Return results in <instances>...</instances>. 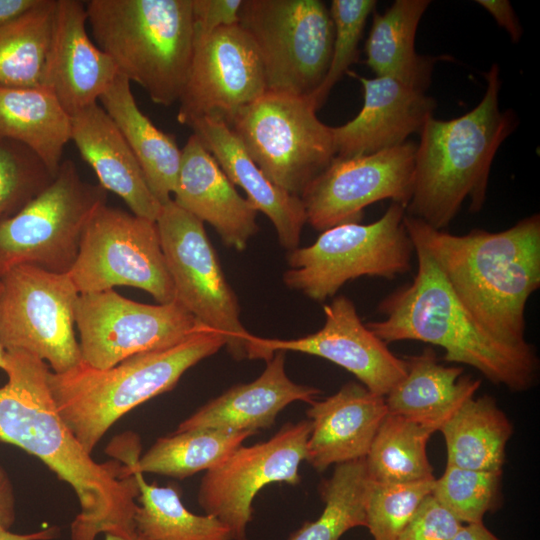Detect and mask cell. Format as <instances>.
I'll list each match as a JSON object with an SVG mask.
<instances>
[{
    "label": "cell",
    "instance_id": "obj_23",
    "mask_svg": "<svg viewBox=\"0 0 540 540\" xmlns=\"http://www.w3.org/2000/svg\"><path fill=\"white\" fill-rule=\"evenodd\" d=\"M321 390L293 382L285 371V352L276 351L255 380L238 384L182 421L176 431L217 429L231 432L266 429L295 401L314 402Z\"/></svg>",
    "mask_w": 540,
    "mask_h": 540
},
{
    "label": "cell",
    "instance_id": "obj_17",
    "mask_svg": "<svg viewBox=\"0 0 540 540\" xmlns=\"http://www.w3.org/2000/svg\"><path fill=\"white\" fill-rule=\"evenodd\" d=\"M266 91L264 68L250 36L239 24L223 27L193 42L177 120L190 126L212 118L230 126L243 108Z\"/></svg>",
    "mask_w": 540,
    "mask_h": 540
},
{
    "label": "cell",
    "instance_id": "obj_26",
    "mask_svg": "<svg viewBox=\"0 0 540 540\" xmlns=\"http://www.w3.org/2000/svg\"><path fill=\"white\" fill-rule=\"evenodd\" d=\"M405 376L385 396L388 412L438 431L481 385L462 376L463 368L444 366L431 348L404 358Z\"/></svg>",
    "mask_w": 540,
    "mask_h": 540
},
{
    "label": "cell",
    "instance_id": "obj_34",
    "mask_svg": "<svg viewBox=\"0 0 540 540\" xmlns=\"http://www.w3.org/2000/svg\"><path fill=\"white\" fill-rule=\"evenodd\" d=\"M133 474L139 487L135 528L146 540H233L216 517L189 511L174 486L149 484L142 473Z\"/></svg>",
    "mask_w": 540,
    "mask_h": 540
},
{
    "label": "cell",
    "instance_id": "obj_37",
    "mask_svg": "<svg viewBox=\"0 0 540 540\" xmlns=\"http://www.w3.org/2000/svg\"><path fill=\"white\" fill-rule=\"evenodd\" d=\"M435 479L412 483H378L369 479L365 527L373 540H397L422 500L432 493Z\"/></svg>",
    "mask_w": 540,
    "mask_h": 540
},
{
    "label": "cell",
    "instance_id": "obj_31",
    "mask_svg": "<svg viewBox=\"0 0 540 540\" xmlns=\"http://www.w3.org/2000/svg\"><path fill=\"white\" fill-rule=\"evenodd\" d=\"M254 434L217 429L175 431L157 439L143 456L129 454L121 461L132 474L148 472L185 479L216 466Z\"/></svg>",
    "mask_w": 540,
    "mask_h": 540
},
{
    "label": "cell",
    "instance_id": "obj_40",
    "mask_svg": "<svg viewBox=\"0 0 540 540\" xmlns=\"http://www.w3.org/2000/svg\"><path fill=\"white\" fill-rule=\"evenodd\" d=\"M458 520L432 495H427L397 540H450L461 528Z\"/></svg>",
    "mask_w": 540,
    "mask_h": 540
},
{
    "label": "cell",
    "instance_id": "obj_47",
    "mask_svg": "<svg viewBox=\"0 0 540 540\" xmlns=\"http://www.w3.org/2000/svg\"><path fill=\"white\" fill-rule=\"evenodd\" d=\"M105 540H146L144 537H142L139 534H135L132 536H124V535H118V534H112V533H106L105 534Z\"/></svg>",
    "mask_w": 540,
    "mask_h": 540
},
{
    "label": "cell",
    "instance_id": "obj_32",
    "mask_svg": "<svg viewBox=\"0 0 540 540\" xmlns=\"http://www.w3.org/2000/svg\"><path fill=\"white\" fill-rule=\"evenodd\" d=\"M435 431L388 412L364 458L367 475L378 483H412L435 479L426 446Z\"/></svg>",
    "mask_w": 540,
    "mask_h": 540
},
{
    "label": "cell",
    "instance_id": "obj_7",
    "mask_svg": "<svg viewBox=\"0 0 540 540\" xmlns=\"http://www.w3.org/2000/svg\"><path fill=\"white\" fill-rule=\"evenodd\" d=\"M405 214L403 205L392 202L370 224L345 223L322 231L313 244L288 252L285 285L321 303L350 280L394 279L410 271L414 247Z\"/></svg>",
    "mask_w": 540,
    "mask_h": 540
},
{
    "label": "cell",
    "instance_id": "obj_27",
    "mask_svg": "<svg viewBox=\"0 0 540 540\" xmlns=\"http://www.w3.org/2000/svg\"><path fill=\"white\" fill-rule=\"evenodd\" d=\"M130 83L118 74L99 101L133 152L152 194L163 205L175 191L182 149L172 134L158 129L140 110Z\"/></svg>",
    "mask_w": 540,
    "mask_h": 540
},
{
    "label": "cell",
    "instance_id": "obj_24",
    "mask_svg": "<svg viewBox=\"0 0 540 540\" xmlns=\"http://www.w3.org/2000/svg\"><path fill=\"white\" fill-rule=\"evenodd\" d=\"M71 141L102 188L123 199L131 213L156 222L162 205L126 140L98 102L71 116Z\"/></svg>",
    "mask_w": 540,
    "mask_h": 540
},
{
    "label": "cell",
    "instance_id": "obj_41",
    "mask_svg": "<svg viewBox=\"0 0 540 540\" xmlns=\"http://www.w3.org/2000/svg\"><path fill=\"white\" fill-rule=\"evenodd\" d=\"M242 0H192L193 42L239 23Z\"/></svg>",
    "mask_w": 540,
    "mask_h": 540
},
{
    "label": "cell",
    "instance_id": "obj_12",
    "mask_svg": "<svg viewBox=\"0 0 540 540\" xmlns=\"http://www.w3.org/2000/svg\"><path fill=\"white\" fill-rule=\"evenodd\" d=\"M79 294L130 286L175 300L155 221L104 204L89 219L68 272Z\"/></svg>",
    "mask_w": 540,
    "mask_h": 540
},
{
    "label": "cell",
    "instance_id": "obj_36",
    "mask_svg": "<svg viewBox=\"0 0 540 540\" xmlns=\"http://www.w3.org/2000/svg\"><path fill=\"white\" fill-rule=\"evenodd\" d=\"M502 471H475L446 465L432 495L463 524L483 521L502 504Z\"/></svg>",
    "mask_w": 540,
    "mask_h": 540
},
{
    "label": "cell",
    "instance_id": "obj_1",
    "mask_svg": "<svg viewBox=\"0 0 540 540\" xmlns=\"http://www.w3.org/2000/svg\"><path fill=\"white\" fill-rule=\"evenodd\" d=\"M8 382L0 387V441L41 459L75 491L81 511L71 540L99 533L136 534L139 487L127 464L98 463L57 411L47 363L22 350L6 351Z\"/></svg>",
    "mask_w": 540,
    "mask_h": 540
},
{
    "label": "cell",
    "instance_id": "obj_4",
    "mask_svg": "<svg viewBox=\"0 0 540 540\" xmlns=\"http://www.w3.org/2000/svg\"><path fill=\"white\" fill-rule=\"evenodd\" d=\"M499 71L493 64L485 74V94L468 113L451 120H438L433 114L426 118L419 132L406 214L443 230L467 198L471 213L482 209L492 161L517 125L512 110H500Z\"/></svg>",
    "mask_w": 540,
    "mask_h": 540
},
{
    "label": "cell",
    "instance_id": "obj_15",
    "mask_svg": "<svg viewBox=\"0 0 540 540\" xmlns=\"http://www.w3.org/2000/svg\"><path fill=\"white\" fill-rule=\"evenodd\" d=\"M310 431L309 420L289 422L264 442L238 447L204 474L197 497L201 508L225 524L233 540H247L257 493L270 483L300 482Z\"/></svg>",
    "mask_w": 540,
    "mask_h": 540
},
{
    "label": "cell",
    "instance_id": "obj_13",
    "mask_svg": "<svg viewBox=\"0 0 540 540\" xmlns=\"http://www.w3.org/2000/svg\"><path fill=\"white\" fill-rule=\"evenodd\" d=\"M0 282V344L5 351H26L46 360L54 373L80 364L73 328L79 293L69 274L20 265Z\"/></svg>",
    "mask_w": 540,
    "mask_h": 540
},
{
    "label": "cell",
    "instance_id": "obj_5",
    "mask_svg": "<svg viewBox=\"0 0 540 540\" xmlns=\"http://www.w3.org/2000/svg\"><path fill=\"white\" fill-rule=\"evenodd\" d=\"M225 346L207 328L164 349L135 354L108 369L81 362L64 373L49 372L56 408L88 453L123 415L143 402L172 390L182 375Z\"/></svg>",
    "mask_w": 540,
    "mask_h": 540
},
{
    "label": "cell",
    "instance_id": "obj_38",
    "mask_svg": "<svg viewBox=\"0 0 540 540\" xmlns=\"http://www.w3.org/2000/svg\"><path fill=\"white\" fill-rule=\"evenodd\" d=\"M54 177L28 148L14 141L0 140V221L16 214Z\"/></svg>",
    "mask_w": 540,
    "mask_h": 540
},
{
    "label": "cell",
    "instance_id": "obj_6",
    "mask_svg": "<svg viewBox=\"0 0 540 540\" xmlns=\"http://www.w3.org/2000/svg\"><path fill=\"white\" fill-rule=\"evenodd\" d=\"M93 38L118 73L162 106L179 101L193 53L192 0L84 1Z\"/></svg>",
    "mask_w": 540,
    "mask_h": 540
},
{
    "label": "cell",
    "instance_id": "obj_44",
    "mask_svg": "<svg viewBox=\"0 0 540 540\" xmlns=\"http://www.w3.org/2000/svg\"><path fill=\"white\" fill-rule=\"evenodd\" d=\"M41 0H0V27L35 8Z\"/></svg>",
    "mask_w": 540,
    "mask_h": 540
},
{
    "label": "cell",
    "instance_id": "obj_46",
    "mask_svg": "<svg viewBox=\"0 0 540 540\" xmlns=\"http://www.w3.org/2000/svg\"><path fill=\"white\" fill-rule=\"evenodd\" d=\"M57 535V527H49L29 534H17L0 525V540H51Z\"/></svg>",
    "mask_w": 540,
    "mask_h": 540
},
{
    "label": "cell",
    "instance_id": "obj_3",
    "mask_svg": "<svg viewBox=\"0 0 540 540\" xmlns=\"http://www.w3.org/2000/svg\"><path fill=\"white\" fill-rule=\"evenodd\" d=\"M417 272L411 283L378 306L382 320L367 327L386 344L421 341L444 349V360L469 365L490 382L511 391L528 390L536 381L538 359L532 346L504 343L470 314L428 254L413 245Z\"/></svg>",
    "mask_w": 540,
    "mask_h": 540
},
{
    "label": "cell",
    "instance_id": "obj_21",
    "mask_svg": "<svg viewBox=\"0 0 540 540\" xmlns=\"http://www.w3.org/2000/svg\"><path fill=\"white\" fill-rule=\"evenodd\" d=\"M172 199L180 208L210 224L223 243L244 250L258 232V211L243 198L194 133L182 148Z\"/></svg>",
    "mask_w": 540,
    "mask_h": 540
},
{
    "label": "cell",
    "instance_id": "obj_45",
    "mask_svg": "<svg viewBox=\"0 0 540 540\" xmlns=\"http://www.w3.org/2000/svg\"><path fill=\"white\" fill-rule=\"evenodd\" d=\"M450 540H501L493 534L483 521L466 523L461 526L458 532Z\"/></svg>",
    "mask_w": 540,
    "mask_h": 540
},
{
    "label": "cell",
    "instance_id": "obj_42",
    "mask_svg": "<svg viewBox=\"0 0 540 540\" xmlns=\"http://www.w3.org/2000/svg\"><path fill=\"white\" fill-rule=\"evenodd\" d=\"M476 2L493 16L499 26L507 31L514 43L520 40L522 27L509 1L477 0Z\"/></svg>",
    "mask_w": 540,
    "mask_h": 540
},
{
    "label": "cell",
    "instance_id": "obj_35",
    "mask_svg": "<svg viewBox=\"0 0 540 540\" xmlns=\"http://www.w3.org/2000/svg\"><path fill=\"white\" fill-rule=\"evenodd\" d=\"M369 482L364 459L335 466L319 486L324 509L305 522L288 540H339L348 530L365 527V496Z\"/></svg>",
    "mask_w": 540,
    "mask_h": 540
},
{
    "label": "cell",
    "instance_id": "obj_11",
    "mask_svg": "<svg viewBox=\"0 0 540 540\" xmlns=\"http://www.w3.org/2000/svg\"><path fill=\"white\" fill-rule=\"evenodd\" d=\"M156 225L175 300L203 327L220 334L233 358H248L252 334L240 320L238 299L203 222L171 199L161 206Z\"/></svg>",
    "mask_w": 540,
    "mask_h": 540
},
{
    "label": "cell",
    "instance_id": "obj_33",
    "mask_svg": "<svg viewBox=\"0 0 540 540\" xmlns=\"http://www.w3.org/2000/svg\"><path fill=\"white\" fill-rule=\"evenodd\" d=\"M57 0H41L32 10L0 27V86L44 87Z\"/></svg>",
    "mask_w": 540,
    "mask_h": 540
},
{
    "label": "cell",
    "instance_id": "obj_39",
    "mask_svg": "<svg viewBox=\"0 0 540 540\" xmlns=\"http://www.w3.org/2000/svg\"><path fill=\"white\" fill-rule=\"evenodd\" d=\"M375 0H333L330 15L334 27L332 55L327 74L309 97L317 110L325 103L331 89L358 60V46Z\"/></svg>",
    "mask_w": 540,
    "mask_h": 540
},
{
    "label": "cell",
    "instance_id": "obj_19",
    "mask_svg": "<svg viewBox=\"0 0 540 540\" xmlns=\"http://www.w3.org/2000/svg\"><path fill=\"white\" fill-rule=\"evenodd\" d=\"M86 24L83 1H56L44 88L70 116L97 103L119 74L111 58L89 37Z\"/></svg>",
    "mask_w": 540,
    "mask_h": 540
},
{
    "label": "cell",
    "instance_id": "obj_22",
    "mask_svg": "<svg viewBox=\"0 0 540 540\" xmlns=\"http://www.w3.org/2000/svg\"><path fill=\"white\" fill-rule=\"evenodd\" d=\"M387 413L385 397L357 382L312 402L306 411L311 431L305 460L323 472L333 464L364 459Z\"/></svg>",
    "mask_w": 540,
    "mask_h": 540
},
{
    "label": "cell",
    "instance_id": "obj_9",
    "mask_svg": "<svg viewBox=\"0 0 540 540\" xmlns=\"http://www.w3.org/2000/svg\"><path fill=\"white\" fill-rule=\"evenodd\" d=\"M106 202L104 188L84 181L71 160L63 161L43 191L0 221V279L20 265L68 273L89 219Z\"/></svg>",
    "mask_w": 540,
    "mask_h": 540
},
{
    "label": "cell",
    "instance_id": "obj_30",
    "mask_svg": "<svg viewBox=\"0 0 540 540\" xmlns=\"http://www.w3.org/2000/svg\"><path fill=\"white\" fill-rule=\"evenodd\" d=\"M447 465L475 471H502L513 426L488 395L466 400L439 428Z\"/></svg>",
    "mask_w": 540,
    "mask_h": 540
},
{
    "label": "cell",
    "instance_id": "obj_28",
    "mask_svg": "<svg viewBox=\"0 0 540 540\" xmlns=\"http://www.w3.org/2000/svg\"><path fill=\"white\" fill-rule=\"evenodd\" d=\"M0 140L25 146L56 176L71 141V116L47 88L0 86Z\"/></svg>",
    "mask_w": 540,
    "mask_h": 540
},
{
    "label": "cell",
    "instance_id": "obj_43",
    "mask_svg": "<svg viewBox=\"0 0 540 540\" xmlns=\"http://www.w3.org/2000/svg\"><path fill=\"white\" fill-rule=\"evenodd\" d=\"M15 520V497L11 480L0 465V525L9 529Z\"/></svg>",
    "mask_w": 540,
    "mask_h": 540
},
{
    "label": "cell",
    "instance_id": "obj_16",
    "mask_svg": "<svg viewBox=\"0 0 540 540\" xmlns=\"http://www.w3.org/2000/svg\"><path fill=\"white\" fill-rule=\"evenodd\" d=\"M416 147L406 141L369 155L335 156L300 196L306 223L322 232L359 222L364 208L380 200L406 207L413 191Z\"/></svg>",
    "mask_w": 540,
    "mask_h": 540
},
{
    "label": "cell",
    "instance_id": "obj_10",
    "mask_svg": "<svg viewBox=\"0 0 540 540\" xmlns=\"http://www.w3.org/2000/svg\"><path fill=\"white\" fill-rule=\"evenodd\" d=\"M260 56L267 91L310 96L331 60L334 27L320 0H242L238 23Z\"/></svg>",
    "mask_w": 540,
    "mask_h": 540
},
{
    "label": "cell",
    "instance_id": "obj_8",
    "mask_svg": "<svg viewBox=\"0 0 540 540\" xmlns=\"http://www.w3.org/2000/svg\"><path fill=\"white\" fill-rule=\"evenodd\" d=\"M316 112L309 96L266 91L229 127L274 184L300 197L336 156L332 127Z\"/></svg>",
    "mask_w": 540,
    "mask_h": 540
},
{
    "label": "cell",
    "instance_id": "obj_29",
    "mask_svg": "<svg viewBox=\"0 0 540 540\" xmlns=\"http://www.w3.org/2000/svg\"><path fill=\"white\" fill-rule=\"evenodd\" d=\"M429 0H396L383 13L374 12L365 44L366 63L377 77H388L425 92L438 58L415 50L418 24Z\"/></svg>",
    "mask_w": 540,
    "mask_h": 540
},
{
    "label": "cell",
    "instance_id": "obj_14",
    "mask_svg": "<svg viewBox=\"0 0 540 540\" xmlns=\"http://www.w3.org/2000/svg\"><path fill=\"white\" fill-rule=\"evenodd\" d=\"M75 324L81 362L108 369L135 354L174 346L203 327L176 300L144 304L114 289L78 295Z\"/></svg>",
    "mask_w": 540,
    "mask_h": 540
},
{
    "label": "cell",
    "instance_id": "obj_25",
    "mask_svg": "<svg viewBox=\"0 0 540 540\" xmlns=\"http://www.w3.org/2000/svg\"><path fill=\"white\" fill-rule=\"evenodd\" d=\"M189 127L229 180L241 187L253 207L270 219L281 246L288 251L297 248L306 223L301 198L274 184L251 159L239 138L225 122L202 118Z\"/></svg>",
    "mask_w": 540,
    "mask_h": 540
},
{
    "label": "cell",
    "instance_id": "obj_18",
    "mask_svg": "<svg viewBox=\"0 0 540 540\" xmlns=\"http://www.w3.org/2000/svg\"><path fill=\"white\" fill-rule=\"evenodd\" d=\"M325 322L307 336L267 339L252 335L248 359L295 351L329 360L352 373L371 392L385 397L406 374V362L364 324L352 300L340 295L324 305Z\"/></svg>",
    "mask_w": 540,
    "mask_h": 540
},
{
    "label": "cell",
    "instance_id": "obj_48",
    "mask_svg": "<svg viewBox=\"0 0 540 540\" xmlns=\"http://www.w3.org/2000/svg\"><path fill=\"white\" fill-rule=\"evenodd\" d=\"M0 290H1V282H0ZM7 357H6V351L0 344V369L3 371L7 370Z\"/></svg>",
    "mask_w": 540,
    "mask_h": 540
},
{
    "label": "cell",
    "instance_id": "obj_2",
    "mask_svg": "<svg viewBox=\"0 0 540 540\" xmlns=\"http://www.w3.org/2000/svg\"><path fill=\"white\" fill-rule=\"evenodd\" d=\"M413 243L432 257L460 302L498 340L528 344L525 309L540 286V215L489 232L455 235L405 214Z\"/></svg>",
    "mask_w": 540,
    "mask_h": 540
},
{
    "label": "cell",
    "instance_id": "obj_20",
    "mask_svg": "<svg viewBox=\"0 0 540 540\" xmlns=\"http://www.w3.org/2000/svg\"><path fill=\"white\" fill-rule=\"evenodd\" d=\"M364 89L360 112L342 126L332 127L336 157L373 154L406 142L420 132L436 102L425 92L388 77L365 78L350 70Z\"/></svg>",
    "mask_w": 540,
    "mask_h": 540
}]
</instances>
